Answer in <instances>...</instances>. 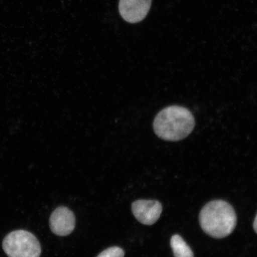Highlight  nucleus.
Segmentation results:
<instances>
[{
    "mask_svg": "<svg viewBox=\"0 0 257 257\" xmlns=\"http://www.w3.org/2000/svg\"><path fill=\"white\" fill-rule=\"evenodd\" d=\"M162 204L156 200H138L132 205V211L137 219L145 225H153L162 213Z\"/></svg>",
    "mask_w": 257,
    "mask_h": 257,
    "instance_id": "6",
    "label": "nucleus"
},
{
    "mask_svg": "<svg viewBox=\"0 0 257 257\" xmlns=\"http://www.w3.org/2000/svg\"><path fill=\"white\" fill-rule=\"evenodd\" d=\"M152 0H120L118 10L124 20L136 24L144 20L150 11Z\"/></svg>",
    "mask_w": 257,
    "mask_h": 257,
    "instance_id": "4",
    "label": "nucleus"
},
{
    "mask_svg": "<svg viewBox=\"0 0 257 257\" xmlns=\"http://www.w3.org/2000/svg\"><path fill=\"white\" fill-rule=\"evenodd\" d=\"M124 251L118 246H112L105 249L96 257H124Z\"/></svg>",
    "mask_w": 257,
    "mask_h": 257,
    "instance_id": "8",
    "label": "nucleus"
},
{
    "mask_svg": "<svg viewBox=\"0 0 257 257\" xmlns=\"http://www.w3.org/2000/svg\"><path fill=\"white\" fill-rule=\"evenodd\" d=\"M195 121L192 112L182 106L172 105L163 109L153 122L154 131L161 139L178 141L190 134Z\"/></svg>",
    "mask_w": 257,
    "mask_h": 257,
    "instance_id": "1",
    "label": "nucleus"
},
{
    "mask_svg": "<svg viewBox=\"0 0 257 257\" xmlns=\"http://www.w3.org/2000/svg\"><path fill=\"white\" fill-rule=\"evenodd\" d=\"M253 227L255 232L257 233V214L256 215L254 221H253Z\"/></svg>",
    "mask_w": 257,
    "mask_h": 257,
    "instance_id": "9",
    "label": "nucleus"
},
{
    "mask_svg": "<svg viewBox=\"0 0 257 257\" xmlns=\"http://www.w3.org/2000/svg\"><path fill=\"white\" fill-rule=\"evenodd\" d=\"M3 249L9 257H40L41 253L37 237L25 230L9 233L3 241Z\"/></svg>",
    "mask_w": 257,
    "mask_h": 257,
    "instance_id": "3",
    "label": "nucleus"
},
{
    "mask_svg": "<svg viewBox=\"0 0 257 257\" xmlns=\"http://www.w3.org/2000/svg\"><path fill=\"white\" fill-rule=\"evenodd\" d=\"M75 215L66 207L56 208L50 218V229L57 236L69 235L75 229Z\"/></svg>",
    "mask_w": 257,
    "mask_h": 257,
    "instance_id": "5",
    "label": "nucleus"
},
{
    "mask_svg": "<svg viewBox=\"0 0 257 257\" xmlns=\"http://www.w3.org/2000/svg\"><path fill=\"white\" fill-rule=\"evenodd\" d=\"M170 245L175 257H194L190 247L178 234H175L172 237Z\"/></svg>",
    "mask_w": 257,
    "mask_h": 257,
    "instance_id": "7",
    "label": "nucleus"
},
{
    "mask_svg": "<svg viewBox=\"0 0 257 257\" xmlns=\"http://www.w3.org/2000/svg\"><path fill=\"white\" fill-rule=\"evenodd\" d=\"M236 220V214L232 205L223 200L208 202L200 214L202 230L215 238H223L232 233Z\"/></svg>",
    "mask_w": 257,
    "mask_h": 257,
    "instance_id": "2",
    "label": "nucleus"
}]
</instances>
